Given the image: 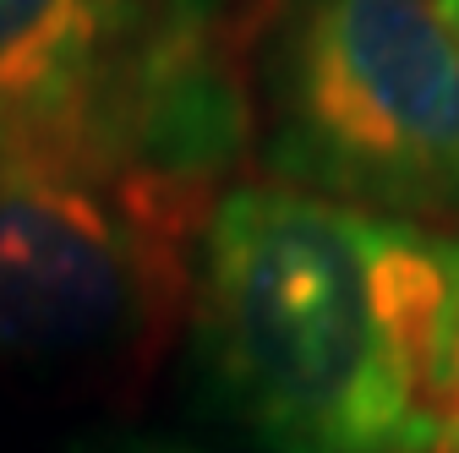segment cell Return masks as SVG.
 Returning <instances> with one entry per match:
<instances>
[{"mask_svg": "<svg viewBox=\"0 0 459 453\" xmlns=\"http://www.w3.org/2000/svg\"><path fill=\"white\" fill-rule=\"evenodd\" d=\"M109 453H197V448H181V442H115Z\"/></svg>", "mask_w": 459, "mask_h": 453, "instance_id": "cell-6", "label": "cell"}, {"mask_svg": "<svg viewBox=\"0 0 459 453\" xmlns=\"http://www.w3.org/2000/svg\"><path fill=\"white\" fill-rule=\"evenodd\" d=\"M421 453H459V241L448 246V306L432 361V399H427V437Z\"/></svg>", "mask_w": 459, "mask_h": 453, "instance_id": "cell-5", "label": "cell"}, {"mask_svg": "<svg viewBox=\"0 0 459 453\" xmlns=\"http://www.w3.org/2000/svg\"><path fill=\"white\" fill-rule=\"evenodd\" d=\"M448 246L279 181L208 208L197 350L263 453H421Z\"/></svg>", "mask_w": 459, "mask_h": 453, "instance_id": "cell-1", "label": "cell"}, {"mask_svg": "<svg viewBox=\"0 0 459 453\" xmlns=\"http://www.w3.org/2000/svg\"><path fill=\"white\" fill-rule=\"evenodd\" d=\"M203 186L121 137L0 148V361L137 333L181 290Z\"/></svg>", "mask_w": 459, "mask_h": 453, "instance_id": "cell-3", "label": "cell"}, {"mask_svg": "<svg viewBox=\"0 0 459 453\" xmlns=\"http://www.w3.org/2000/svg\"><path fill=\"white\" fill-rule=\"evenodd\" d=\"M443 17H448V22L459 28V0H443Z\"/></svg>", "mask_w": 459, "mask_h": 453, "instance_id": "cell-7", "label": "cell"}, {"mask_svg": "<svg viewBox=\"0 0 459 453\" xmlns=\"http://www.w3.org/2000/svg\"><path fill=\"white\" fill-rule=\"evenodd\" d=\"M213 88L153 0H0V148L121 137L181 169L176 126Z\"/></svg>", "mask_w": 459, "mask_h": 453, "instance_id": "cell-4", "label": "cell"}, {"mask_svg": "<svg viewBox=\"0 0 459 453\" xmlns=\"http://www.w3.org/2000/svg\"><path fill=\"white\" fill-rule=\"evenodd\" d=\"M268 169L399 224L459 218V28L443 0H284Z\"/></svg>", "mask_w": 459, "mask_h": 453, "instance_id": "cell-2", "label": "cell"}]
</instances>
